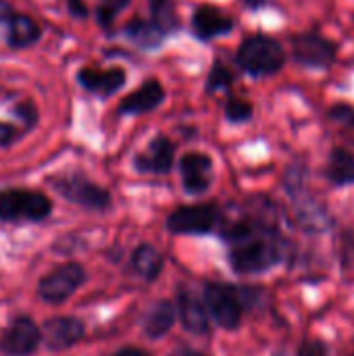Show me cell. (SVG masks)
<instances>
[{"label":"cell","mask_w":354,"mask_h":356,"mask_svg":"<svg viewBox=\"0 0 354 356\" xmlns=\"http://www.w3.org/2000/svg\"><path fill=\"white\" fill-rule=\"evenodd\" d=\"M284 257V246L280 236L271 227H257L255 223L250 229L232 242L230 263L238 273H263L275 267Z\"/></svg>","instance_id":"6da1fadb"},{"label":"cell","mask_w":354,"mask_h":356,"mask_svg":"<svg viewBox=\"0 0 354 356\" xmlns=\"http://www.w3.org/2000/svg\"><path fill=\"white\" fill-rule=\"evenodd\" d=\"M236 60L246 73L255 77H263V75H273L284 67L286 52L282 44L273 38L252 35L242 42V46L238 48Z\"/></svg>","instance_id":"7a4b0ae2"},{"label":"cell","mask_w":354,"mask_h":356,"mask_svg":"<svg viewBox=\"0 0 354 356\" xmlns=\"http://www.w3.org/2000/svg\"><path fill=\"white\" fill-rule=\"evenodd\" d=\"M52 202L46 194L10 188L0 192V219L19 223V221H42L50 215Z\"/></svg>","instance_id":"3957f363"},{"label":"cell","mask_w":354,"mask_h":356,"mask_svg":"<svg viewBox=\"0 0 354 356\" xmlns=\"http://www.w3.org/2000/svg\"><path fill=\"white\" fill-rule=\"evenodd\" d=\"M52 186L56 188V192L67 198L73 204H79L83 209H92V211H104L111 204V194L96 186L94 181L86 179L83 175H63L58 179L52 181Z\"/></svg>","instance_id":"277c9868"},{"label":"cell","mask_w":354,"mask_h":356,"mask_svg":"<svg viewBox=\"0 0 354 356\" xmlns=\"http://www.w3.org/2000/svg\"><path fill=\"white\" fill-rule=\"evenodd\" d=\"M86 282V271L77 263H65L44 275L38 284V294L50 305L65 302L81 284Z\"/></svg>","instance_id":"5b68a950"},{"label":"cell","mask_w":354,"mask_h":356,"mask_svg":"<svg viewBox=\"0 0 354 356\" xmlns=\"http://www.w3.org/2000/svg\"><path fill=\"white\" fill-rule=\"evenodd\" d=\"M292 52L298 65L309 69H328L336 56L338 46L317 31L300 33L292 40Z\"/></svg>","instance_id":"8992f818"},{"label":"cell","mask_w":354,"mask_h":356,"mask_svg":"<svg viewBox=\"0 0 354 356\" xmlns=\"http://www.w3.org/2000/svg\"><path fill=\"white\" fill-rule=\"evenodd\" d=\"M221 213L215 204H192L175 209L169 219L167 227L173 234H209L217 227Z\"/></svg>","instance_id":"52a82bcc"},{"label":"cell","mask_w":354,"mask_h":356,"mask_svg":"<svg viewBox=\"0 0 354 356\" xmlns=\"http://www.w3.org/2000/svg\"><path fill=\"white\" fill-rule=\"evenodd\" d=\"M204 300L213 315V319L225 327L236 330L242 319V305L236 296V292L225 284H207L204 286Z\"/></svg>","instance_id":"ba28073f"},{"label":"cell","mask_w":354,"mask_h":356,"mask_svg":"<svg viewBox=\"0 0 354 356\" xmlns=\"http://www.w3.org/2000/svg\"><path fill=\"white\" fill-rule=\"evenodd\" d=\"M42 342L38 325L29 317H17L0 340V353L4 356H29Z\"/></svg>","instance_id":"9c48e42d"},{"label":"cell","mask_w":354,"mask_h":356,"mask_svg":"<svg viewBox=\"0 0 354 356\" xmlns=\"http://www.w3.org/2000/svg\"><path fill=\"white\" fill-rule=\"evenodd\" d=\"M173 159H175V146L169 138L165 136H156L144 152H140L134 161L136 169L140 173H156V175H165L171 171L173 167Z\"/></svg>","instance_id":"30bf717a"},{"label":"cell","mask_w":354,"mask_h":356,"mask_svg":"<svg viewBox=\"0 0 354 356\" xmlns=\"http://www.w3.org/2000/svg\"><path fill=\"white\" fill-rule=\"evenodd\" d=\"M182 181L188 194H202L209 190L213 179V161L209 154L202 152H188L182 163Z\"/></svg>","instance_id":"8fae6325"},{"label":"cell","mask_w":354,"mask_h":356,"mask_svg":"<svg viewBox=\"0 0 354 356\" xmlns=\"http://www.w3.org/2000/svg\"><path fill=\"white\" fill-rule=\"evenodd\" d=\"M83 323L75 317H54L44 325V340L50 350H65L83 338Z\"/></svg>","instance_id":"7c38bea8"},{"label":"cell","mask_w":354,"mask_h":356,"mask_svg":"<svg viewBox=\"0 0 354 356\" xmlns=\"http://www.w3.org/2000/svg\"><path fill=\"white\" fill-rule=\"evenodd\" d=\"M192 29L200 40H213L234 29V19L211 4H202L192 15Z\"/></svg>","instance_id":"4fadbf2b"},{"label":"cell","mask_w":354,"mask_h":356,"mask_svg":"<svg viewBox=\"0 0 354 356\" xmlns=\"http://www.w3.org/2000/svg\"><path fill=\"white\" fill-rule=\"evenodd\" d=\"M77 81L100 96H111L117 90L123 88L125 83V71L121 67H113V69H94V67H83L77 73Z\"/></svg>","instance_id":"5bb4252c"},{"label":"cell","mask_w":354,"mask_h":356,"mask_svg":"<svg viewBox=\"0 0 354 356\" xmlns=\"http://www.w3.org/2000/svg\"><path fill=\"white\" fill-rule=\"evenodd\" d=\"M163 100H165V90L159 83V79H146L136 92L127 94L121 100L119 113L121 115H142V113L154 111Z\"/></svg>","instance_id":"9a60e30c"},{"label":"cell","mask_w":354,"mask_h":356,"mask_svg":"<svg viewBox=\"0 0 354 356\" xmlns=\"http://www.w3.org/2000/svg\"><path fill=\"white\" fill-rule=\"evenodd\" d=\"M177 309H179V319L184 330H188L190 334H207L209 332V319H207V311L202 307V300L198 296H194L190 290H182L177 296Z\"/></svg>","instance_id":"2e32d148"},{"label":"cell","mask_w":354,"mask_h":356,"mask_svg":"<svg viewBox=\"0 0 354 356\" xmlns=\"http://www.w3.org/2000/svg\"><path fill=\"white\" fill-rule=\"evenodd\" d=\"M123 33L136 46H140L144 50H156L163 44V40L167 38L152 21H146V19H140V17L127 21V25L123 27Z\"/></svg>","instance_id":"e0dca14e"},{"label":"cell","mask_w":354,"mask_h":356,"mask_svg":"<svg viewBox=\"0 0 354 356\" xmlns=\"http://www.w3.org/2000/svg\"><path fill=\"white\" fill-rule=\"evenodd\" d=\"M175 323V307L167 300L156 302L144 319V332L150 340L163 338Z\"/></svg>","instance_id":"ac0fdd59"},{"label":"cell","mask_w":354,"mask_h":356,"mask_svg":"<svg viewBox=\"0 0 354 356\" xmlns=\"http://www.w3.org/2000/svg\"><path fill=\"white\" fill-rule=\"evenodd\" d=\"M42 31L38 23L27 15H13L8 19V46L10 48H27L40 40Z\"/></svg>","instance_id":"d6986e66"},{"label":"cell","mask_w":354,"mask_h":356,"mask_svg":"<svg viewBox=\"0 0 354 356\" xmlns=\"http://www.w3.org/2000/svg\"><path fill=\"white\" fill-rule=\"evenodd\" d=\"M328 179L336 186L354 184V154L346 148H334L328 163Z\"/></svg>","instance_id":"ffe728a7"},{"label":"cell","mask_w":354,"mask_h":356,"mask_svg":"<svg viewBox=\"0 0 354 356\" xmlns=\"http://www.w3.org/2000/svg\"><path fill=\"white\" fill-rule=\"evenodd\" d=\"M131 265L136 269L138 275H142L144 280H156L161 269H163V257L159 254L156 248L142 244L134 250L131 254Z\"/></svg>","instance_id":"44dd1931"},{"label":"cell","mask_w":354,"mask_h":356,"mask_svg":"<svg viewBox=\"0 0 354 356\" xmlns=\"http://www.w3.org/2000/svg\"><path fill=\"white\" fill-rule=\"evenodd\" d=\"M150 8V21L165 33H173L179 27V17L173 0H148Z\"/></svg>","instance_id":"7402d4cb"},{"label":"cell","mask_w":354,"mask_h":356,"mask_svg":"<svg viewBox=\"0 0 354 356\" xmlns=\"http://www.w3.org/2000/svg\"><path fill=\"white\" fill-rule=\"evenodd\" d=\"M131 0H100L98 6H96V21L100 27L104 29H111L113 27V21L117 19V15L129 6Z\"/></svg>","instance_id":"603a6c76"},{"label":"cell","mask_w":354,"mask_h":356,"mask_svg":"<svg viewBox=\"0 0 354 356\" xmlns=\"http://www.w3.org/2000/svg\"><path fill=\"white\" fill-rule=\"evenodd\" d=\"M252 104L244 98H238V96H232L225 104V117L232 121V123H244L252 117Z\"/></svg>","instance_id":"cb8c5ba5"},{"label":"cell","mask_w":354,"mask_h":356,"mask_svg":"<svg viewBox=\"0 0 354 356\" xmlns=\"http://www.w3.org/2000/svg\"><path fill=\"white\" fill-rule=\"evenodd\" d=\"M234 83V73L223 65V63H215L209 79H207V90L209 92H217V90H225Z\"/></svg>","instance_id":"d4e9b609"},{"label":"cell","mask_w":354,"mask_h":356,"mask_svg":"<svg viewBox=\"0 0 354 356\" xmlns=\"http://www.w3.org/2000/svg\"><path fill=\"white\" fill-rule=\"evenodd\" d=\"M330 119L344 125V127H354V106L351 104H336L330 108Z\"/></svg>","instance_id":"484cf974"},{"label":"cell","mask_w":354,"mask_h":356,"mask_svg":"<svg viewBox=\"0 0 354 356\" xmlns=\"http://www.w3.org/2000/svg\"><path fill=\"white\" fill-rule=\"evenodd\" d=\"M15 115H17L19 119H23L27 127H31V125L38 121V108H35V104H33L31 100L19 102V104L15 106Z\"/></svg>","instance_id":"4316f807"},{"label":"cell","mask_w":354,"mask_h":356,"mask_svg":"<svg viewBox=\"0 0 354 356\" xmlns=\"http://www.w3.org/2000/svg\"><path fill=\"white\" fill-rule=\"evenodd\" d=\"M298 356H328V346L321 340H307L298 348Z\"/></svg>","instance_id":"83f0119b"},{"label":"cell","mask_w":354,"mask_h":356,"mask_svg":"<svg viewBox=\"0 0 354 356\" xmlns=\"http://www.w3.org/2000/svg\"><path fill=\"white\" fill-rule=\"evenodd\" d=\"M15 136H17V131H15L13 125L0 123V146H8V144L15 140Z\"/></svg>","instance_id":"f1b7e54d"},{"label":"cell","mask_w":354,"mask_h":356,"mask_svg":"<svg viewBox=\"0 0 354 356\" xmlns=\"http://www.w3.org/2000/svg\"><path fill=\"white\" fill-rule=\"evenodd\" d=\"M69 13L73 17L86 19L88 17V6L83 4V0H69Z\"/></svg>","instance_id":"f546056e"},{"label":"cell","mask_w":354,"mask_h":356,"mask_svg":"<svg viewBox=\"0 0 354 356\" xmlns=\"http://www.w3.org/2000/svg\"><path fill=\"white\" fill-rule=\"evenodd\" d=\"M113 356H148V353H144V350H140V348H121L119 353H115Z\"/></svg>","instance_id":"4dcf8cb0"},{"label":"cell","mask_w":354,"mask_h":356,"mask_svg":"<svg viewBox=\"0 0 354 356\" xmlns=\"http://www.w3.org/2000/svg\"><path fill=\"white\" fill-rule=\"evenodd\" d=\"M169 356H207L204 353H198V350H192V348H177V350H173Z\"/></svg>","instance_id":"1f68e13d"},{"label":"cell","mask_w":354,"mask_h":356,"mask_svg":"<svg viewBox=\"0 0 354 356\" xmlns=\"http://www.w3.org/2000/svg\"><path fill=\"white\" fill-rule=\"evenodd\" d=\"M13 17V8H10V4L8 2H4V0H0V21L2 19H10Z\"/></svg>","instance_id":"d6a6232c"},{"label":"cell","mask_w":354,"mask_h":356,"mask_svg":"<svg viewBox=\"0 0 354 356\" xmlns=\"http://www.w3.org/2000/svg\"><path fill=\"white\" fill-rule=\"evenodd\" d=\"M242 2H244V4H246L248 8H255V10L267 4V0H242Z\"/></svg>","instance_id":"836d02e7"},{"label":"cell","mask_w":354,"mask_h":356,"mask_svg":"<svg viewBox=\"0 0 354 356\" xmlns=\"http://www.w3.org/2000/svg\"><path fill=\"white\" fill-rule=\"evenodd\" d=\"M353 356H354V355H353Z\"/></svg>","instance_id":"e575fe53"}]
</instances>
